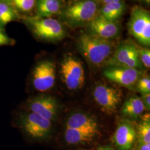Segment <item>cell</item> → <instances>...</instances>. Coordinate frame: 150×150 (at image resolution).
<instances>
[{
    "label": "cell",
    "mask_w": 150,
    "mask_h": 150,
    "mask_svg": "<svg viewBox=\"0 0 150 150\" xmlns=\"http://www.w3.org/2000/svg\"><path fill=\"white\" fill-rule=\"evenodd\" d=\"M82 1V0H74V2H75V1Z\"/></svg>",
    "instance_id": "30"
},
{
    "label": "cell",
    "mask_w": 150,
    "mask_h": 150,
    "mask_svg": "<svg viewBox=\"0 0 150 150\" xmlns=\"http://www.w3.org/2000/svg\"><path fill=\"white\" fill-rule=\"evenodd\" d=\"M28 107L32 112L51 122L57 118L59 110L57 100L53 97L45 95H39L30 99L28 102Z\"/></svg>",
    "instance_id": "10"
},
{
    "label": "cell",
    "mask_w": 150,
    "mask_h": 150,
    "mask_svg": "<svg viewBox=\"0 0 150 150\" xmlns=\"http://www.w3.org/2000/svg\"><path fill=\"white\" fill-rule=\"evenodd\" d=\"M56 80V66L50 60L40 61L35 66L32 73L34 88L40 92H46L54 87Z\"/></svg>",
    "instance_id": "8"
},
{
    "label": "cell",
    "mask_w": 150,
    "mask_h": 150,
    "mask_svg": "<svg viewBox=\"0 0 150 150\" xmlns=\"http://www.w3.org/2000/svg\"><path fill=\"white\" fill-rule=\"evenodd\" d=\"M126 10V5L123 1L110 3L103 5L99 9L98 15L113 22H118Z\"/></svg>",
    "instance_id": "17"
},
{
    "label": "cell",
    "mask_w": 150,
    "mask_h": 150,
    "mask_svg": "<svg viewBox=\"0 0 150 150\" xmlns=\"http://www.w3.org/2000/svg\"><path fill=\"white\" fill-rule=\"evenodd\" d=\"M12 42V40L6 34L5 32L0 29V46L10 45Z\"/></svg>",
    "instance_id": "24"
},
{
    "label": "cell",
    "mask_w": 150,
    "mask_h": 150,
    "mask_svg": "<svg viewBox=\"0 0 150 150\" xmlns=\"http://www.w3.org/2000/svg\"><path fill=\"white\" fill-rule=\"evenodd\" d=\"M21 126L27 134L35 139H43L50 134L52 123L35 113L31 112L22 116Z\"/></svg>",
    "instance_id": "9"
},
{
    "label": "cell",
    "mask_w": 150,
    "mask_h": 150,
    "mask_svg": "<svg viewBox=\"0 0 150 150\" xmlns=\"http://www.w3.org/2000/svg\"><path fill=\"white\" fill-rule=\"evenodd\" d=\"M137 134L132 123L127 120H122L113 135L114 144L118 150H131L134 145Z\"/></svg>",
    "instance_id": "13"
},
{
    "label": "cell",
    "mask_w": 150,
    "mask_h": 150,
    "mask_svg": "<svg viewBox=\"0 0 150 150\" xmlns=\"http://www.w3.org/2000/svg\"><path fill=\"white\" fill-rule=\"evenodd\" d=\"M136 87L137 90L143 95L150 93V79L149 76H141L137 81Z\"/></svg>",
    "instance_id": "21"
},
{
    "label": "cell",
    "mask_w": 150,
    "mask_h": 150,
    "mask_svg": "<svg viewBox=\"0 0 150 150\" xmlns=\"http://www.w3.org/2000/svg\"><path fill=\"white\" fill-rule=\"evenodd\" d=\"M101 2L103 5H105L110 3H113V2H118L122 1V0H100Z\"/></svg>",
    "instance_id": "27"
},
{
    "label": "cell",
    "mask_w": 150,
    "mask_h": 150,
    "mask_svg": "<svg viewBox=\"0 0 150 150\" xmlns=\"http://www.w3.org/2000/svg\"><path fill=\"white\" fill-rule=\"evenodd\" d=\"M98 150H113L111 147L109 146H106V147H103L100 148Z\"/></svg>",
    "instance_id": "28"
},
{
    "label": "cell",
    "mask_w": 150,
    "mask_h": 150,
    "mask_svg": "<svg viewBox=\"0 0 150 150\" xmlns=\"http://www.w3.org/2000/svg\"><path fill=\"white\" fill-rule=\"evenodd\" d=\"M138 150H150V144L139 143Z\"/></svg>",
    "instance_id": "26"
},
{
    "label": "cell",
    "mask_w": 150,
    "mask_h": 150,
    "mask_svg": "<svg viewBox=\"0 0 150 150\" xmlns=\"http://www.w3.org/2000/svg\"><path fill=\"white\" fill-rule=\"evenodd\" d=\"M144 104L141 97L134 96L126 100L122 107L121 113L126 116L131 118H137L145 111Z\"/></svg>",
    "instance_id": "18"
},
{
    "label": "cell",
    "mask_w": 150,
    "mask_h": 150,
    "mask_svg": "<svg viewBox=\"0 0 150 150\" xmlns=\"http://www.w3.org/2000/svg\"><path fill=\"white\" fill-rule=\"evenodd\" d=\"M12 1L17 8L24 12L32 10L36 4V0H12Z\"/></svg>",
    "instance_id": "22"
},
{
    "label": "cell",
    "mask_w": 150,
    "mask_h": 150,
    "mask_svg": "<svg viewBox=\"0 0 150 150\" xmlns=\"http://www.w3.org/2000/svg\"><path fill=\"white\" fill-rule=\"evenodd\" d=\"M101 134L98 128H66L64 139L71 145H79L90 143Z\"/></svg>",
    "instance_id": "14"
},
{
    "label": "cell",
    "mask_w": 150,
    "mask_h": 150,
    "mask_svg": "<svg viewBox=\"0 0 150 150\" xmlns=\"http://www.w3.org/2000/svg\"><path fill=\"white\" fill-rule=\"evenodd\" d=\"M137 48L139 54V59L142 64L146 68L150 67V49L145 48L137 45Z\"/></svg>",
    "instance_id": "23"
},
{
    "label": "cell",
    "mask_w": 150,
    "mask_h": 150,
    "mask_svg": "<svg viewBox=\"0 0 150 150\" xmlns=\"http://www.w3.org/2000/svg\"><path fill=\"white\" fill-rule=\"evenodd\" d=\"M99 9L95 0L75 1L61 10L60 18L65 25L71 28L86 26L98 15Z\"/></svg>",
    "instance_id": "2"
},
{
    "label": "cell",
    "mask_w": 150,
    "mask_h": 150,
    "mask_svg": "<svg viewBox=\"0 0 150 150\" xmlns=\"http://www.w3.org/2000/svg\"><path fill=\"white\" fill-rule=\"evenodd\" d=\"M105 66L134 69L141 71L143 66L139 59L137 45L131 41L121 43L115 48Z\"/></svg>",
    "instance_id": "6"
},
{
    "label": "cell",
    "mask_w": 150,
    "mask_h": 150,
    "mask_svg": "<svg viewBox=\"0 0 150 150\" xmlns=\"http://www.w3.org/2000/svg\"><path fill=\"white\" fill-rule=\"evenodd\" d=\"M77 46L87 61L96 67L106 65L116 48L111 40L88 33L81 35L77 40Z\"/></svg>",
    "instance_id": "1"
},
{
    "label": "cell",
    "mask_w": 150,
    "mask_h": 150,
    "mask_svg": "<svg viewBox=\"0 0 150 150\" xmlns=\"http://www.w3.org/2000/svg\"><path fill=\"white\" fill-rule=\"evenodd\" d=\"M129 34L146 47L150 45V12L139 6H135L131 10L127 23Z\"/></svg>",
    "instance_id": "3"
},
{
    "label": "cell",
    "mask_w": 150,
    "mask_h": 150,
    "mask_svg": "<svg viewBox=\"0 0 150 150\" xmlns=\"http://www.w3.org/2000/svg\"><path fill=\"white\" fill-rule=\"evenodd\" d=\"M137 133L139 136V143L150 144V117L144 119L139 123L137 127Z\"/></svg>",
    "instance_id": "20"
},
{
    "label": "cell",
    "mask_w": 150,
    "mask_h": 150,
    "mask_svg": "<svg viewBox=\"0 0 150 150\" xmlns=\"http://www.w3.org/2000/svg\"><path fill=\"white\" fill-rule=\"evenodd\" d=\"M92 96L102 111L108 114L116 112L122 100V91L105 84L96 86L92 91Z\"/></svg>",
    "instance_id": "7"
},
{
    "label": "cell",
    "mask_w": 150,
    "mask_h": 150,
    "mask_svg": "<svg viewBox=\"0 0 150 150\" xmlns=\"http://www.w3.org/2000/svg\"><path fill=\"white\" fill-rule=\"evenodd\" d=\"M86 27L88 33L110 40L118 37L120 33V27L117 22L108 21L98 15Z\"/></svg>",
    "instance_id": "12"
},
{
    "label": "cell",
    "mask_w": 150,
    "mask_h": 150,
    "mask_svg": "<svg viewBox=\"0 0 150 150\" xmlns=\"http://www.w3.org/2000/svg\"><path fill=\"white\" fill-rule=\"evenodd\" d=\"M26 22L35 36L44 40L59 41L66 35L62 23L52 18L33 17L27 18Z\"/></svg>",
    "instance_id": "4"
},
{
    "label": "cell",
    "mask_w": 150,
    "mask_h": 150,
    "mask_svg": "<svg viewBox=\"0 0 150 150\" xmlns=\"http://www.w3.org/2000/svg\"><path fill=\"white\" fill-rule=\"evenodd\" d=\"M61 74L63 82L70 90L82 88L85 82V71L79 59L71 54H66L61 63Z\"/></svg>",
    "instance_id": "5"
},
{
    "label": "cell",
    "mask_w": 150,
    "mask_h": 150,
    "mask_svg": "<svg viewBox=\"0 0 150 150\" xmlns=\"http://www.w3.org/2000/svg\"><path fill=\"white\" fill-rule=\"evenodd\" d=\"M16 13L11 6L5 2H0V25L5 26L15 20Z\"/></svg>",
    "instance_id": "19"
},
{
    "label": "cell",
    "mask_w": 150,
    "mask_h": 150,
    "mask_svg": "<svg viewBox=\"0 0 150 150\" xmlns=\"http://www.w3.org/2000/svg\"><path fill=\"white\" fill-rule=\"evenodd\" d=\"M103 75L107 79L120 86L132 89L142 76V72L134 69L108 66V68L103 71Z\"/></svg>",
    "instance_id": "11"
},
{
    "label": "cell",
    "mask_w": 150,
    "mask_h": 150,
    "mask_svg": "<svg viewBox=\"0 0 150 150\" xmlns=\"http://www.w3.org/2000/svg\"><path fill=\"white\" fill-rule=\"evenodd\" d=\"M141 1H145L146 2V3H147V4H150V0H141Z\"/></svg>",
    "instance_id": "29"
},
{
    "label": "cell",
    "mask_w": 150,
    "mask_h": 150,
    "mask_svg": "<svg viewBox=\"0 0 150 150\" xmlns=\"http://www.w3.org/2000/svg\"><path fill=\"white\" fill-rule=\"evenodd\" d=\"M38 17H51L64 8V0H36Z\"/></svg>",
    "instance_id": "15"
},
{
    "label": "cell",
    "mask_w": 150,
    "mask_h": 150,
    "mask_svg": "<svg viewBox=\"0 0 150 150\" xmlns=\"http://www.w3.org/2000/svg\"><path fill=\"white\" fill-rule=\"evenodd\" d=\"M98 128L96 120L88 114L76 112L71 115L66 123V128Z\"/></svg>",
    "instance_id": "16"
},
{
    "label": "cell",
    "mask_w": 150,
    "mask_h": 150,
    "mask_svg": "<svg viewBox=\"0 0 150 150\" xmlns=\"http://www.w3.org/2000/svg\"><path fill=\"white\" fill-rule=\"evenodd\" d=\"M141 99L144 104L145 109L149 111L150 109V93L143 94Z\"/></svg>",
    "instance_id": "25"
}]
</instances>
